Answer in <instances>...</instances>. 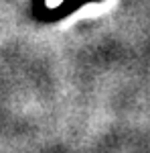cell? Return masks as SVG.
Returning <instances> with one entry per match:
<instances>
[{
	"instance_id": "cell-1",
	"label": "cell",
	"mask_w": 150,
	"mask_h": 153,
	"mask_svg": "<svg viewBox=\"0 0 150 153\" xmlns=\"http://www.w3.org/2000/svg\"><path fill=\"white\" fill-rule=\"evenodd\" d=\"M87 2H93V0H63L61 6L53 8V10H41L37 16H39L41 21H59V19H63L65 14L75 12L77 8H81V6L87 4Z\"/></svg>"
}]
</instances>
